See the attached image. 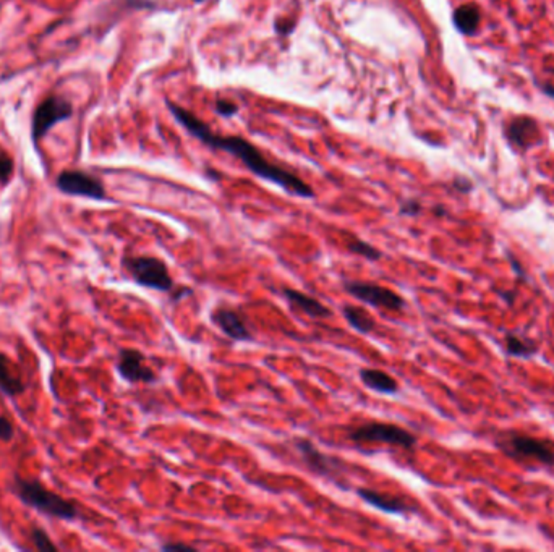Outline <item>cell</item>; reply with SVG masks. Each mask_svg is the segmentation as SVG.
<instances>
[{
	"label": "cell",
	"instance_id": "7402d4cb",
	"mask_svg": "<svg viewBox=\"0 0 554 552\" xmlns=\"http://www.w3.org/2000/svg\"><path fill=\"white\" fill-rule=\"evenodd\" d=\"M13 172V160L7 153L0 149V183H7Z\"/></svg>",
	"mask_w": 554,
	"mask_h": 552
},
{
	"label": "cell",
	"instance_id": "5bb4252c",
	"mask_svg": "<svg viewBox=\"0 0 554 552\" xmlns=\"http://www.w3.org/2000/svg\"><path fill=\"white\" fill-rule=\"evenodd\" d=\"M360 380L364 384V387L378 394L394 395L398 392V383L396 378L387 374L386 371L378 368H362L360 369Z\"/></svg>",
	"mask_w": 554,
	"mask_h": 552
},
{
	"label": "cell",
	"instance_id": "cb8c5ba5",
	"mask_svg": "<svg viewBox=\"0 0 554 552\" xmlns=\"http://www.w3.org/2000/svg\"><path fill=\"white\" fill-rule=\"evenodd\" d=\"M238 107L233 104L230 101H217L216 102V112L221 114L222 117H232L233 114H237Z\"/></svg>",
	"mask_w": 554,
	"mask_h": 552
},
{
	"label": "cell",
	"instance_id": "f546056e",
	"mask_svg": "<svg viewBox=\"0 0 554 552\" xmlns=\"http://www.w3.org/2000/svg\"><path fill=\"white\" fill-rule=\"evenodd\" d=\"M194 2H203V0H194Z\"/></svg>",
	"mask_w": 554,
	"mask_h": 552
},
{
	"label": "cell",
	"instance_id": "d4e9b609",
	"mask_svg": "<svg viewBox=\"0 0 554 552\" xmlns=\"http://www.w3.org/2000/svg\"><path fill=\"white\" fill-rule=\"evenodd\" d=\"M160 549L162 551H172V552H177V551H183V552H196L198 548H194L192 544H187V543H175V541H170V543H165L160 546Z\"/></svg>",
	"mask_w": 554,
	"mask_h": 552
},
{
	"label": "cell",
	"instance_id": "4fadbf2b",
	"mask_svg": "<svg viewBox=\"0 0 554 552\" xmlns=\"http://www.w3.org/2000/svg\"><path fill=\"white\" fill-rule=\"evenodd\" d=\"M282 296L285 298L287 303L294 310H299L300 312L311 317V319H326V317L333 316V311L324 303H321L318 298L306 295V293L296 290V288H282Z\"/></svg>",
	"mask_w": 554,
	"mask_h": 552
},
{
	"label": "cell",
	"instance_id": "44dd1931",
	"mask_svg": "<svg viewBox=\"0 0 554 552\" xmlns=\"http://www.w3.org/2000/svg\"><path fill=\"white\" fill-rule=\"evenodd\" d=\"M31 540H33L34 546L37 548V551L57 552V546L52 543V540L49 538V535L41 528H33L31 530Z\"/></svg>",
	"mask_w": 554,
	"mask_h": 552
},
{
	"label": "cell",
	"instance_id": "f1b7e54d",
	"mask_svg": "<svg viewBox=\"0 0 554 552\" xmlns=\"http://www.w3.org/2000/svg\"><path fill=\"white\" fill-rule=\"evenodd\" d=\"M542 90H543L544 94L549 96V97H553V99H554V86H551V85H543V86H542Z\"/></svg>",
	"mask_w": 554,
	"mask_h": 552
},
{
	"label": "cell",
	"instance_id": "52a82bcc",
	"mask_svg": "<svg viewBox=\"0 0 554 552\" xmlns=\"http://www.w3.org/2000/svg\"><path fill=\"white\" fill-rule=\"evenodd\" d=\"M501 449L519 460H535L542 465H554V444L543 439H535L523 434L503 436Z\"/></svg>",
	"mask_w": 554,
	"mask_h": 552
},
{
	"label": "cell",
	"instance_id": "ba28073f",
	"mask_svg": "<svg viewBox=\"0 0 554 552\" xmlns=\"http://www.w3.org/2000/svg\"><path fill=\"white\" fill-rule=\"evenodd\" d=\"M115 369L130 384H154L159 376L146 363V355L136 349H121L117 355Z\"/></svg>",
	"mask_w": 554,
	"mask_h": 552
},
{
	"label": "cell",
	"instance_id": "30bf717a",
	"mask_svg": "<svg viewBox=\"0 0 554 552\" xmlns=\"http://www.w3.org/2000/svg\"><path fill=\"white\" fill-rule=\"evenodd\" d=\"M57 188L72 196H85L91 199H104L106 190L96 177L80 170H67L57 177Z\"/></svg>",
	"mask_w": 554,
	"mask_h": 552
},
{
	"label": "cell",
	"instance_id": "5b68a950",
	"mask_svg": "<svg viewBox=\"0 0 554 552\" xmlns=\"http://www.w3.org/2000/svg\"><path fill=\"white\" fill-rule=\"evenodd\" d=\"M292 447L299 453L300 460L303 462L305 468L313 473L316 476L328 478L340 487L347 486L344 481V463L333 455L321 452L310 439L306 437H294L292 439Z\"/></svg>",
	"mask_w": 554,
	"mask_h": 552
},
{
	"label": "cell",
	"instance_id": "603a6c76",
	"mask_svg": "<svg viewBox=\"0 0 554 552\" xmlns=\"http://www.w3.org/2000/svg\"><path fill=\"white\" fill-rule=\"evenodd\" d=\"M13 424L8 418L0 417V441H12L13 437Z\"/></svg>",
	"mask_w": 554,
	"mask_h": 552
},
{
	"label": "cell",
	"instance_id": "484cf974",
	"mask_svg": "<svg viewBox=\"0 0 554 552\" xmlns=\"http://www.w3.org/2000/svg\"><path fill=\"white\" fill-rule=\"evenodd\" d=\"M420 211H421L420 203L415 201V199H408V201L402 203V206H401L402 216H417Z\"/></svg>",
	"mask_w": 554,
	"mask_h": 552
},
{
	"label": "cell",
	"instance_id": "6da1fadb",
	"mask_svg": "<svg viewBox=\"0 0 554 552\" xmlns=\"http://www.w3.org/2000/svg\"><path fill=\"white\" fill-rule=\"evenodd\" d=\"M169 109L172 112L175 119L192 133L194 138L203 141L204 144L211 146L214 149L227 151L228 154L235 156L237 159L242 160V164L245 165L248 170H251L253 174L258 175L260 178H265L267 182H272L277 187L284 188L287 193L295 194L300 198H313L314 192L308 183H305L300 177H296L294 172L279 167V165L272 164L262 156L258 148H255L251 143H248L246 140L240 138V136H221L212 133V130L209 128L206 124H203L201 120L196 119L192 112H188L183 107L169 102Z\"/></svg>",
	"mask_w": 554,
	"mask_h": 552
},
{
	"label": "cell",
	"instance_id": "9a60e30c",
	"mask_svg": "<svg viewBox=\"0 0 554 552\" xmlns=\"http://www.w3.org/2000/svg\"><path fill=\"white\" fill-rule=\"evenodd\" d=\"M538 136V125L532 117H515L507 126V138L519 148H527Z\"/></svg>",
	"mask_w": 554,
	"mask_h": 552
},
{
	"label": "cell",
	"instance_id": "3957f363",
	"mask_svg": "<svg viewBox=\"0 0 554 552\" xmlns=\"http://www.w3.org/2000/svg\"><path fill=\"white\" fill-rule=\"evenodd\" d=\"M121 267L131 281L144 288L170 293L175 288L174 277L170 274L167 262L156 256H125Z\"/></svg>",
	"mask_w": 554,
	"mask_h": 552
},
{
	"label": "cell",
	"instance_id": "8992f818",
	"mask_svg": "<svg viewBox=\"0 0 554 552\" xmlns=\"http://www.w3.org/2000/svg\"><path fill=\"white\" fill-rule=\"evenodd\" d=\"M344 290L357 298L358 301L381 310L401 312L405 308V300L391 288L379 285V283L362 282V281H344Z\"/></svg>",
	"mask_w": 554,
	"mask_h": 552
},
{
	"label": "cell",
	"instance_id": "ffe728a7",
	"mask_svg": "<svg viewBox=\"0 0 554 552\" xmlns=\"http://www.w3.org/2000/svg\"><path fill=\"white\" fill-rule=\"evenodd\" d=\"M505 350H507L509 355L528 358V356H532L535 351H537V346H535L532 342L522 340L519 335L509 334L505 337Z\"/></svg>",
	"mask_w": 554,
	"mask_h": 552
},
{
	"label": "cell",
	"instance_id": "9c48e42d",
	"mask_svg": "<svg viewBox=\"0 0 554 552\" xmlns=\"http://www.w3.org/2000/svg\"><path fill=\"white\" fill-rule=\"evenodd\" d=\"M72 112H73L72 106L68 101L56 96L47 97L46 101H42L41 104L37 106L36 112H34L33 126H31L33 138L34 140L42 138L53 125L62 120H67L68 117L72 115Z\"/></svg>",
	"mask_w": 554,
	"mask_h": 552
},
{
	"label": "cell",
	"instance_id": "277c9868",
	"mask_svg": "<svg viewBox=\"0 0 554 552\" xmlns=\"http://www.w3.org/2000/svg\"><path fill=\"white\" fill-rule=\"evenodd\" d=\"M347 439L357 444H384V446L401 447L403 451H412L417 446L418 439L408 429L392 423L371 421L362 426L350 429Z\"/></svg>",
	"mask_w": 554,
	"mask_h": 552
},
{
	"label": "cell",
	"instance_id": "7c38bea8",
	"mask_svg": "<svg viewBox=\"0 0 554 552\" xmlns=\"http://www.w3.org/2000/svg\"><path fill=\"white\" fill-rule=\"evenodd\" d=\"M357 496L367 502L368 505H371L373 509L381 510L384 514L401 515L415 510V507L408 504L403 497L387 494V492H379L376 490H371V487H358Z\"/></svg>",
	"mask_w": 554,
	"mask_h": 552
},
{
	"label": "cell",
	"instance_id": "83f0119b",
	"mask_svg": "<svg viewBox=\"0 0 554 552\" xmlns=\"http://www.w3.org/2000/svg\"><path fill=\"white\" fill-rule=\"evenodd\" d=\"M454 187H455L457 190H460V192H470V190H471V183H470L467 178H455Z\"/></svg>",
	"mask_w": 554,
	"mask_h": 552
},
{
	"label": "cell",
	"instance_id": "7a4b0ae2",
	"mask_svg": "<svg viewBox=\"0 0 554 552\" xmlns=\"http://www.w3.org/2000/svg\"><path fill=\"white\" fill-rule=\"evenodd\" d=\"M10 490L17 494L23 504L41 512L44 515L68 521L78 519L76 507L70 501L63 499L62 496L46 490L42 483H39L37 480H24V478L15 476Z\"/></svg>",
	"mask_w": 554,
	"mask_h": 552
},
{
	"label": "cell",
	"instance_id": "e0dca14e",
	"mask_svg": "<svg viewBox=\"0 0 554 552\" xmlns=\"http://www.w3.org/2000/svg\"><path fill=\"white\" fill-rule=\"evenodd\" d=\"M24 390V384L19 376L13 371L12 361L0 351V392L7 397H17Z\"/></svg>",
	"mask_w": 554,
	"mask_h": 552
},
{
	"label": "cell",
	"instance_id": "2e32d148",
	"mask_svg": "<svg viewBox=\"0 0 554 552\" xmlns=\"http://www.w3.org/2000/svg\"><path fill=\"white\" fill-rule=\"evenodd\" d=\"M480 19V8L475 3L460 5L459 8L454 10V15H452V22H454L457 31L465 34V36H473L478 31Z\"/></svg>",
	"mask_w": 554,
	"mask_h": 552
},
{
	"label": "cell",
	"instance_id": "d6986e66",
	"mask_svg": "<svg viewBox=\"0 0 554 552\" xmlns=\"http://www.w3.org/2000/svg\"><path fill=\"white\" fill-rule=\"evenodd\" d=\"M347 250L352 253V255L362 256L368 261H379L383 258L381 250H378L376 246H373L371 243L362 240L358 237H350V240L347 242Z\"/></svg>",
	"mask_w": 554,
	"mask_h": 552
},
{
	"label": "cell",
	"instance_id": "ac0fdd59",
	"mask_svg": "<svg viewBox=\"0 0 554 552\" xmlns=\"http://www.w3.org/2000/svg\"><path fill=\"white\" fill-rule=\"evenodd\" d=\"M342 316L347 324L358 334H371L376 329V321L363 306L345 305L342 306Z\"/></svg>",
	"mask_w": 554,
	"mask_h": 552
},
{
	"label": "cell",
	"instance_id": "4316f807",
	"mask_svg": "<svg viewBox=\"0 0 554 552\" xmlns=\"http://www.w3.org/2000/svg\"><path fill=\"white\" fill-rule=\"evenodd\" d=\"M188 295H192V290H190V288L182 287V288H178L177 292H174V295L170 296V300H172L174 303H177L178 300H182V298L188 296Z\"/></svg>",
	"mask_w": 554,
	"mask_h": 552
},
{
	"label": "cell",
	"instance_id": "8fae6325",
	"mask_svg": "<svg viewBox=\"0 0 554 552\" xmlns=\"http://www.w3.org/2000/svg\"><path fill=\"white\" fill-rule=\"evenodd\" d=\"M211 322L222 332L224 335L233 342H251L255 340L251 327L248 326L245 317L238 310L228 306H217L211 312Z\"/></svg>",
	"mask_w": 554,
	"mask_h": 552
}]
</instances>
